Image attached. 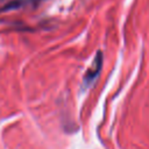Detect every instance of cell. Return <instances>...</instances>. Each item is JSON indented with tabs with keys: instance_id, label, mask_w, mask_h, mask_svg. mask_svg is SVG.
Returning <instances> with one entry per match:
<instances>
[{
	"instance_id": "cell-2",
	"label": "cell",
	"mask_w": 149,
	"mask_h": 149,
	"mask_svg": "<svg viewBox=\"0 0 149 149\" xmlns=\"http://www.w3.org/2000/svg\"><path fill=\"white\" fill-rule=\"evenodd\" d=\"M42 0H8L7 2H5L0 10H9V9H16V8H21L23 6H28V5H35L41 2Z\"/></svg>"
},
{
	"instance_id": "cell-1",
	"label": "cell",
	"mask_w": 149,
	"mask_h": 149,
	"mask_svg": "<svg viewBox=\"0 0 149 149\" xmlns=\"http://www.w3.org/2000/svg\"><path fill=\"white\" fill-rule=\"evenodd\" d=\"M101 65H102V55H101L100 51H98L97 55H95V57H94V59H93V62H92V65L87 69V71L85 73L84 80H85L86 84L87 83H91L98 76V73L100 72Z\"/></svg>"
}]
</instances>
